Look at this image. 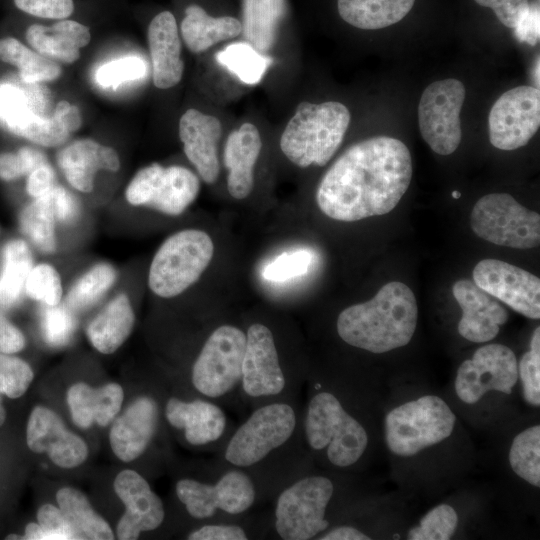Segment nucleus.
I'll return each instance as SVG.
<instances>
[{
	"instance_id": "nucleus-19",
	"label": "nucleus",
	"mask_w": 540,
	"mask_h": 540,
	"mask_svg": "<svg viewBox=\"0 0 540 540\" xmlns=\"http://www.w3.org/2000/svg\"><path fill=\"white\" fill-rule=\"evenodd\" d=\"M164 413L169 425L182 432L193 447L213 448L222 441L225 443L231 433L222 406L203 397L187 401L171 397Z\"/></svg>"
},
{
	"instance_id": "nucleus-30",
	"label": "nucleus",
	"mask_w": 540,
	"mask_h": 540,
	"mask_svg": "<svg viewBox=\"0 0 540 540\" xmlns=\"http://www.w3.org/2000/svg\"><path fill=\"white\" fill-rule=\"evenodd\" d=\"M134 323L135 314L130 299L125 293H121L89 323L87 337L98 352L111 354L129 337Z\"/></svg>"
},
{
	"instance_id": "nucleus-18",
	"label": "nucleus",
	"mask_w": 540,
	"mask_h": 540,
	"mask_svg": "<svg viewBox=\"0 0 540 540\" xmlns=\"http://www.w3.org/2000/svg\"><path fill=\"white\" fill-rule=\"evenodd\" d=\"M473 282L530 319L540 318V279L515 265L484 259L473 269Z\"/></svg>"
},
{
	"instance_id": "nucleus-12",
	"label": "nucleus",
	"mask_w": 540,
	"mask_h": 540,
	"mask_svg": "<svg viewBox=\"0 0 540 540\" xmlns=\"http://www.w3.org/2000/svg\"><path fill=\"white\" fill-rule=\"evenodd\" d=\"M175 492L187 513L196 520L220 521L245 514L256 503L258 488L243 469L226 466L212 481L181 478Z\"/></svg>"
},
{
	"instance_id": "nucleus-10",
	"label": "nucleus",
	"mask_w": 540,
	"mask_h": 540,
	"mask_svg": "<svg viewBox=\"0 0 540 540\" xmlns=\"http://www.w3.org/2000/svg\"><path fill=\"white\" fill-rule=\"evenodd\" d=\"M214 254L210 236L185 229L169 236L155 253L148 274L150 290L161 298H172L193 285L208 267Z\"/></svg>"
},
{
	"instance_id": "nucleus-55",
	"label": "nucleus",
	"mask_w": 540,
	"mask_h": 540,
	"mask_svg": "<svg viewBox=\"0 0 540 540\" xmlns=\"http://www.w3.org/2000/svg\"><path fill=\"white\" fill-rule=\"evenodd\" d=\"M25 343L21 330L0 314V353H17L25 347Z\"/></svg>"
},
{
	"instance_id": "nucleus-25",
	"label": "nucleus",
	"mask_w": 540,
	"mask_h": 540,
	"mask_svg": "<svg viewBox=\"0 0 540 540\" xmlns=\"http://www.w3.org/2000/svg\"><path fill=\"white\" fill-rule=\"evenodd\" d=\"M148 44L154 85L159 89H168L178 84L184 64L177 22L171 12L162 11L151 20Z\"/></svg>"
},
{
	"instance_id": "nucleus-4",
	"label": "nucleus",
	"mask_w": 540,
	"mask_h": 540,
	"mask_svg": "<svg viewBox=\"0 0 540 540\" xmlns=\"http://www.w3.org/2000/svg\"><path fill=\"white\" fill-rule=\"evenodd\" d=\"M300 427L308 448L323 452L326 460L337 468L356 464L368 446L363 424L328 390L311 393Z\"/></svg>"
},
{
	"instance_id": "nucleus-11",
	"label": "nucleus",
	"mask_w": 540,
	"mask_h": 540,
	"mask_svg": "<svg viewBox=\"0 0 540 540\" xmlns=\"http://www.w3.org/2000/svg\"><path fill=\"white\" fill-rule=\"evenodd\" d=\"M51 100L40 82L0 83V127L40 146L62 144L70 133L53 114Z\"/></svg>"
},
{
	"instance_id": "nucleus-38",
	"label": "nucleus",
	"mask_w": 540,
	"mask_h": 540,
	"mask_svg": "<svg viewBox=\"0 0 540 540\" xmlns=\"http://www.w3.org/2000/svg\"><path fill=\"white\" fill-rule=\"evenodd\" d=\"M215 58L219 64L248 85L260 82L271 63V58L257 51L246 41L227 45L216 54Z\"/></svg>"
},
{
	"instance_id": "nucleus-35",
	"label": "nucleus",
	"mask_w": 540,
	"mask_h": 540,
	"mask_svg": "<svg viewBox=\"0 0 540 540\" xmlns=\"http://www.w3.org/2000/svg\"><path fill=\"white\" fill-rule=\"evenodd\" d=\"M32 267V253L24 240L14 239L4 246L0 272V306L8 307L18 302Z\"/></svg>"
},
{
	"instance_id": "nucleus-59",
	"label": "nucleus",
	"mask_w": 540,
	"mask_h": 540,
	"mask_svg": "<svg viewBox=\"0 0 540 540\" xmlns=\"http://www.w3.org/2000/svg\"><path fill=\"white\" fill-rule=\"evenodd\" d=\"M6 420V410L2 402V398L0 396V427L4 424Z\"/></svg>"
},
{
	"instance_id": "nucleus-40",
	"label": "nucleus",
	"mask_w": 540,
	"mask_h": 540,
	"mask_svg": "<svg viewBox=\"0 0 540 540\" xmlns=\"http://www.w3.org/2000/svg\"><path fill=\"white\" fill-rule=\"evenodd\" d=\"M116 270L108 263H99L85 272L71 287L67 306L81 311L94 305L114 284Z\"/></svg>"
},
{
	"instance_id": "nucleus-51",
	"label": "nucleus",
	"mask_w": 540,
	"mask_h": 540,
	"mask_svg": "<svg viewBox=\"0 0 540 540\" xmlns=\"http://www.w3.org/2000/svg\"><path fill=\"white\" fill-rule=\"evenodd\" d=\"M21 11L40 18L66 19L73 10V0H14Z\"/></svg>"
},
{
	"instance_id": "nucleus-45",
	"label": "nucleus",
	"mask_w": 540,
	"mask_h": 540,
	"mask_svg": "<svg viewBox=\"0 0 540 540\" xmlns=\"http://www.w3.org/2000/svg\"><path fill=\"white\" fill-rule=\"evenodd\" d=\"M33 377V370L24 360L12 354L0 353V394L11 399L21 397Z\"/></svg>"
},
{
	"instance_id": "nucleus-37",
	"label": "nucleus",
	"mask_w": 540,
	"mask_h": 540,
	"mask_svg": "<svg viewBox=\"0 0 540 540\" xmlns=\"http://www.w3.org/2000/svg\"><path fill=\"white\" fill-rule=\"evenodd\" d=\"M57 220L50 202L49 192L27 205L21 212L22 232L40 251L52 253L56 248L55 224Z\"/></svg>"
},
{
	"instance_id": "nucleus-44",
	"label": "nucleus",
	"mask_w": 540,
	"mask_h": 540,
	"mask_svg": "<svg viewBox=\"0 0 540 540\" xmlns=\"http://www.w3.org/2000/svg\"><path fill=\"white\" fill-rule=\"evenodd\" d=\"M313 262V253L308 249H296L276 256L262 271L265 280L285 282L308 272Z\"/></svg>"
},
{
	"instance_id": "nucleus-58",
	"label": "nucleus",
	"mask_w": 540,
	"mask_h": 540,
	"mask_svg": "<svg viewBox=\"0 0 540 540\" xmlns=\"http://www.w3.org/2000/svg\"><path fill=\"white\" fill-rule=\"evenodd\" d=\"M319 540H369L370 536L354 526L342 525L327 529L320 534Z\"/></svg>"
},
{
	"instance_id": "nucleus-32",
	"label": "nucleus",
	"mask_w": 540,
	"mask_h": 540,
	"mask_svg": "<svg viewBox=\"0 0 540 540\" xmlns=\"http://www.w3.org/2000/svg\"><path fill=\"white\" fill-rule=\"evenodd\" d=\"M183 41L193 53H201L218 42L241 34V22L235 17L209 15L201 6L186 7L180 27Z\"/></svg>"
},
{
	"instance_id": "nucleus-48",
	"label": "nucleus",
	"mask_w": 540,
	"mask_h": 540,
	"mask_svg": "<svg viewBox=\"0 0 540 540\" xmlns=\"http://www.w3.org/2000/svg\"><path fill=\"white\" fill-rule=\"evenodd\" d=\"M44 153L32 147H22L16 152L0 154V178L15 180L30 174L34 169L47 163Z\"/></svg>"
},
{
	"instance_id": "nucleus-14",
	"label": "nucleus",
	"mask_w": 540,
	"mask_h": 540,
	"mask_svg": "<svg viewBox=\"0 0 540 540\" xmlns=\"http://www.w3.org/2000/svg\"><path fill=\"white\" fill-rule=\"evenodd\" d=\"M198 177L182 166L154 163L140 169L128 184L125 197L133 206H145L176 216L196 199Z\"/></svg>"
},
{
	"instance_id": "nucleus-6",
	"label": "nucleus",
	"mask_w": 540,
	"mask_h": 540,
	"mask_svg": "<svg viewBox=\"0 0 540 540\" xmlns=\"http://www.w3.org/2000/svg\"><path fill=\"white\" fill-rule=\"evenodd\" d=\"M245 334L239 397L253 408L274 401H294L300 383L283 364L272 330L255 322Z\"/></svg>"
},
{
	"instance_id": "nucleus-24",
	"label": "nucleus",
	"mask_w": 540,
	"mask_h": 540,
	"mask_svg": "<svg viewBox=\"0 0 540 540\" xmlns=\"http://www.w3.org/2000/svg\"><path fill=\"white\" fill-rule=\"evenodd\" d=\"M159 420V406L150 396L135 399L113 423L109 440L113 453L124 462L139 458L152 441Z\"/></svg>"
},
{
	"instance_id": "nucleus-34",
	"label": "nucleus",
	"mask_w": 540,
	"mask_h": 540,
	"mask_svg": "<svg viewBox=\"0 0 540 540\" xmlns=\"http://www.w3.org/2000/svg\"><path fill=\"white\" fill-rule=\"evenodd\" d=\"M56 500L77 539H114L109 524L92 508L81 491L73 487H63L58 490Z\"/></svg>"
},
{
	"instance_id": "nucleus-27",
	"label": "nucleus",
	"mask_w": 540,
	"mask_h": 540,
	"mask_svg": "<svg viewBox=\"0 0 540 540\" xmlns=\"http://www.w3.org/2000/svg\"><path fill=\"white\" fill-rule=\"evenodd\" d=\"M261 148L260 133L252 123L242 124L228 136L223 159L228 170V192L233 198L244 199L251 193Z\"/></svg>"
},
{
	"instance_id": "nucleus-33",
	"label": "nucleus",
	"mask_w": 540,
	"mask_h": 540,
	"mask_svg": "<svg viewBox=\"0 0 540 540\" xmlns=\"http://www.w3.org/2000/svg\"><path fill=\"white\" fill-rule=\"evenodd\" d=\"M415 0H337L341 18L348 24L366 30L381 29L402 20Z\"/></svg>"
},
{
	"instance_id": "nucleus-46",
	"label": "nucleus",
	"mask_w": 540,
	"mask_h": 540,
	"mask_svg": "<svg viewBox=\"0 0 540 540\" xmlns=\"http://www.w3.org/2000/svg\"><path fill=\"white\" fill-rule=\"evenodd\" d=\"M76 327L71 309L63 306H46L41 315V329L44 340L51 346L67 344Z\"/></svg>"
},
{
	"instance_id": "nucleus-54",
	"label": "nucleus",
	"mask_w": 540,
	"mask_h": 540,
	"mask_svg": "<svg viewBox=\"0 0 540 540\" xmlns=\"http://www.w3.org/2000/svg\"><path fill=\"white\" fill-rule=\"evenodd\" d=\"M55 172L47 162L28 174L26 190L33 198H38L49 192L55 185Z\"/></svg>"
},
{
	"instance_id": "nucleus-16",
	"label": "nucleus",
	"mask_w": 540,
	"mask_h": 540,
	"mask_svg": "<svg viewBox=\"0 0 540 540\" xmlns=\"http://www.w3.org/2000/svg\"><path fill=\"white\" fill-rule=\"evenodd\" d=\"M518 381V361L514 352L498 343L478 348L459 366L454 388L466 404L477 403L487 392L511 394Z\"/></svg>"
},
{
	"instance_id": "nucleus-57",
	"label": "nucleus",
	"mask_w": 540,
	"mask_h": 540,
	"mask_svg": "<svg viewBox=\"0 0 540 540\" xmlns=\"http://www.w3.org/2000/svg\"><path fill=\"white\" fill-rule=\"evenodd\" d=\"M53 114L62 123L66 130L71 133L78 130L82 124V118L77 106L62 100L57 103Z\"/></svg>"
},
{
	"instance_id": "nucleus-36",
	"label": "nucleus",
	"mask_w": 540,
	"mask_h": 540,
	"mask_svg": "<svg viewBox=\"0 0 540 540\" xmlns=\"http://www.w3.org/2000/svg\"><path fill=\"white\" fill-rule=\"evenodd\" d=\"M0 60L17 67L20 78L26 83L51 81L61 74L56 62L12 37L0 39Z\"/></svg>"
},
{
	"instance_id": "nucleus-13",
	"label": "nucleus",
	"mask_w": 540,
	"mask_h": 540,
	"mask_svg": "<svg viewBox=\"0 0 540 540\" xmlns=\"http://www.w3.org/2000/svg\"><path fill=\"white\" fill-rule=\"evenodd\" d=\"M470 223L478 237L496 245L530 249L540 242V215L507 193L481 197L471 211Z\"/></svg>"
},
{
	"instance_id": "nucleus-20",
	"label": "nucleus",
	"mask_w": 540,
	"mask_h": 540,
	"mask_svg": "<svg viewBox=\"0 0 540 540\" xmlns=\"http://www.w3.org/2000/svg\"><path fill=\"white\" fill-rule=\"evenodd\" d=\"M114 490L126 507L117 525L119 539H137L142 532L155 530L163 523V502L138 472L121 471L114 480Z\"/></svg>"
},
{
	"instance_id": "nucleus-39",
	"label": "nucleus",
	"mask_w": 540,
	"mask_h": 540,
	"mask_svg": "<svg viewBox=\"0 0 540 540\" xmlns=\"http://www.w3.org/2000/svg\"><path fill=\"white\" fill-rule=\"evenodd\" d=\"M513 472L534 487H540V426L533 425L519 432L509 450Z\"/></svg>"
},
{
	"instance_id": "nucleus-15",
	"label": "nucleus",
	"mask_w": 540,
	"mask_h": 540,
	"mask_svg": "<svg viewBox=\"0 0 540 540\" xmlns=\"http://www.w3.org/2000/svg\"><path fill=\"white\" fill-rule=\"evenodd\" d=\"M464 99L463 83L453 78L433 82L423 91L418 106L419 129L435 153L449 155L458 148Z\"/></svg>"
},
{
	"instance_id": "nucleus-1",
	"label": "nucleus",
	"mask_w": 540,
	"mask_h": 540,
	"mask_svg": "<svg viewBox=\"0 0 540 540\" xmlns=\"http://www.w3.org/2000/svg\"><path fill=\"white\" fill-rule=\"evenodd\" d=\"M407 146L376 136L350 146L321 178L316 191L319 209L345 222L384 215L395 208L412 178Z\"/></svg>"
},
{
	"instance_id": "nucleus-56",
	"label": "nucleus",
	"mask_w": 540,
	"mask_h": 540,
	"mask_svg": "<svg viewBox=\"0 0 540 540\" xmlns=\"http://www.w3.org/2000/svg\"><path fill=\"white\" fill-rule=\"evenodd\" d=\"M539 5H530L528 13L514 28L515 36L521 42L534 46L539 41Z\"/></svg>"
},
{
	"instance_id": "nucleus-42",
	"label": "nucleus",
	"mask_w": 540,
	"mask_h": 540,
	"mask_svg": "<svg viewBox=\"0 0 540 540\" xmlns=\"http://www.w3.org/2000/svg\"><path fill=\"white\" fill-rule=\"evenodd\" d=\"M24 290L30 298L46 306L59 305L63 294L61 278L57 270L46 263L32 267Z\"/></svg>"
},
{
	"instance_id": "nucleus-60",
	"label": "nucleus",
	"mask_w": 540,
	"mask_h": 540,
	"mask_svg": "<svg viewBox=\"0 0 540 540\" xmlns=\"http://www.w3.org/2000/svg\"><path fill=\"white\" fill-rule=\"evenodd\" d=\"M460 196H461V193L459 191L455 190V191L452 192V197L453 198L458 199V198H460Z\"/></svg>"
},
{
	"instance_id": "nucleus-52",
	"label": "nucleus",
	"mask_w": 540,
	"mask_h": 540,
	"mask_svg": "<svg viewBox=\"0 0 540 540\" xmlns=\"http://www.w3.org/2000/svg\"><path fill=\"white\" fill-rule=\"evenodd\" d=\"M477 4L493 10L498 20L508 28H515L528 13V0H474Z\"/></svg>"
},
{
	"instance_id": "nucleus-22",
	"label": "nucleus",
	"mask_w": 540,
	"mask_h": 540,
	"mask_svg": "<svg viewBox=\"0 0 540 540\" xmlns=\"http://www.w3.org/2000/svg\"><path fill=\"white\" fill-rule=\"evenodd\" d=\"M452 292L462 309L457 327L459 334L474 343L494 339L508 319L506 309L471 280H458Z\"/></svg>"
},
{
	"instance_id": "nucleus-26",
	"label": "nucleus",
	"mask_w": 540,
	"mask_h": 540,
	"mask_svg": "<svg viewBox=\"0 0 540 540\" xmlns=\"http://www.w3.org/2000/svg\"><path fill=\"white\" fill-rule=\"evenodd\" d=\"M57 162L68 183L76 190L89 193L98 171L116 172L120 168L117 152L91 139L72 142L62 149Z\"/></svg>"
},
{
	"instance_id": "nucleus-50",
	"label": "nucleus",
	"mask_w": 540,
	"mask_h": 540,
	"mask_svg": "<svg viewBox=\"0 0 540 540\" xmlns=\"http://www.w3.org/2000/svg\"><path fill=\"white\" fill-rule=\"evenodd\" d=\"M190 540H246L250 538L247 528L234 521H212L192 530L186 537Z\"/></svg>"
},
{
	"instance_id": "nucleus-28",
	"label": "nucleus",
	"mask_w": 540,
	"mask_h": 540,
	"mask_svg": "<svg viewBox=\"0 0 540 540\" xmlns=\"http://www.w3.org/2000/svg\"><path fill=\"white\" fill-rule=\"evenodd\" d=\"M124 398L122 387L108 383L93 388L86 383H76L67 392V403L76 426L82 429L94 423L107 426L120 411Z\"/></svg>"
},
{
	"instance_id": "nucleus-21",
	"label": "nucleus",
	"mask_w": 540,
	"mask_h": 540,
	"mask_svg": "<svg viewBox=\"0 0 540 540\" xmlns=\"http://www.w3.org/2000/svg\"><path fill=\"white\" fill-rule=\"evenodd\" d=\"M26 442L35 453H46L62 468L81 465L88 456L85 441L69 431L60 417L44 406H36L30 413L26 427Z\"/></svg>"
},
{
	"instance_id": "nucleus-23",
	"label": "nucleus",
	"mask_w": 540,
	"mask_h": 540,
	"mask_svg": "<svg viewBox=\"0 0 540 540\" xmlns=\"http://www.w3.org/2000/svg\"><path fill=\"white\" fill-rule=\"evenodd\" d=\"M221 135L220 121L196 109H188L179 120V137L184 153L207 184L215 183L219 176L218 143Z\"/></svg>"
},
{
	"instance_id": "nucleus-41",
	"label": "nucleus",
	"mask_w": 540,
	"mask_h": 540,
	"mask_svg": "<svg viewBox=\"0 0 540 540\" xmlns=\"http://www.w3.org/2000/svg\"><path fill=\"white\" fill-rule=\"evenodd\" d=\"M458 526L456 510L448 504H440L427 512L419 525L408 531L409 540H448Z\"/></svg>"
},
{
	"instance_id": "nucleus-8",
	"label": "nucleus",
	"mask_w": 540,
	"mask_h": 540,
	"mask_svg": "<svg viewBox=\"0 0 540 540\" xmlns=\"http://www.w3.org/2000/svg\"><path fill=\"white\" fill-rule=\"evenodd\" d=\"M455 423V414L442 398L424 395L387 413L385 442L393 454L410 457L447 439Z\"/></svg>"
},
{
	"instance_id": "nucleus-29",
	"label": "nucleus",
	"mask_w": 540,
	"mask_h": 540,
	"mask_svg": "<svg viewBox=\"0 0 540 540\" xmlns=\"http://www.w3.org/2000/svg\"><path fill=\"white\" fill-rule=\"evenodd\" d=\"M91 39L89 28L77 21L61 19L51 26L33 24L26 30V40L41 55L64 63L80 57V49Z\"/></svg>"
},
{
	"instance_id": "nucleus-5",
	"label": "nucleus",
	"mask_w": 540,
	"mask_h": 540,
	"mask_svg": "<svg viewBox=\"0 0 540 540\" xmlns=\"http://www.w3.org/2000/svg\"><path fill=\"white\" fill-rule=\"evenodd\" d=\"M350 120L348 108L340 102L303 101L281 135V151L298 167L324 166L341 145Z\"/></svg>"
},
{
	"instance_id": "nucleus-9",
	"label": "nucleus",
	"mask_w": 540,
	"mask_h": 540,
	"mask_svg": "<svg viewBox=\"0 0 540 540\" xmlns=\"http://www.w3.org/2000/svg\"><path fill=\"white\" fill-rule=\"evenodd\" d=\"M335 485L323 475L295 478L276 496L273 526L283 540H310L326 531L330 523L327 509Z\"/></svg>"
},
{
	"instance_id": "nucleus-47",
	"label": "nucleus",
	"mask_w": 540,
	"mask_h": 540,
	"mask_svg": "<svg viewBox=\"0 0 540 540\" xmlns=\"http://www.w3.org/2000/svg\"><path fill=\"white\" fill-rule=\"evenodd\" d=\"M145 73L146 65L141 58L127 56L112 60L99 67L95 79L100 86L108 88L140 79Z\"/></svg>"
},
{
	"instance_id": "nucleus-3",
	"label": "nucleus",
	"mask_w": 540,
	"mask_h": 540,
	"mask_svg": "<svg viewBox=\"0 0 540 540\" xmlns=\"http://www.w3.org/2000/svg\"><path fill=\"white\" fill-rule=\"evenodd\" d=\"M294 401H274L253 408L231 431L222 447L226 466L248 472L253 479L296 443L301 423Z\"/></svg>"
},
{
	"instance_id": "nucleus-53",
	"label": "nucleus",
	"mask_w": 540,
	"mask_h": 540,
	"mask_svg": "<svg viewBox=\"0 0 540 540\" xmlns=\"http://www.w3.org/2000/svg\"><path fill=\"white\" fill-rule=\"evenodd\" d=\"M50 202L56 217L61 223H71L78 215V204L74 196L64 187L55 185L49 191Z\"/></svg>"
},
{
	"instance_id": "nucleus-31",
	"label": "nucleus",
	"mask_w": 540,
	"mask_h": 540,
	"mask_svg": "<svg viewBox=\"0 0 540 540\" xmlns=\"http://www.w3.org/2000/svg\"><path fill=\"white\" fill-rule=\"evenodd\" d=\"M286 12L287 0H242L244 40L260 53H268L276 43Z\"/></svg>"
},
{
	"instance_id": "nucleus-17",
	"label": "nucleus",
	"mask_w": 540,
	"mask_h": 540,
	"mask_svg": "<svg viewBox=\"0 0 540 540\" xmlns=\"http://www.w3.org/2000/svg\"><path fill=\"white\" fill-rule=\"evenodd\" d=\"M540 126V91L522 85L503 93L493 104L489 117V139L500 150L525 146Z\"/></svg>"
},
{
	"instance_id": "nucleus-7",
	"label": "nucleus",
	"mask_w": 540,
	"mask_h": 540,
	"mask_svg": "<svg viewBox=\"0 0 540 540\" xmlns=\"http://www.w3.org/2000/svg\"><path fill=\"white\" fill-rule=\"evenodd\" d=\"M245 346L246 334L239 327L223 324L215 328L192 364L194 390L220 405L235 394L239 396Z\"/></svg>"
},
{
	"instance_id": "nucleus-2",
	"label": "nucleus",
	"mask_w": 540,
	"mask_h": 540,
	"mask_svg": "<svg viewBox=\"0 0 540 540\" xmlns=\"http://www.w3.org/2000/svg\"><path fill=\"white\" fill-rule=\"evenodd\" d=\"M417 303L412 290L389 282L363 303L341 311L336 329L348 345L371 353H384L407 345L417 325Z\"/></svg>"
},
{
	"instance_id": "nucleus-49",
	"label": "nucleus",
	"mask_w": 540,
	"mask_h": 540,
	"mask_svg": "<svg viewBox=\"0 0 540 540\" xmlns=\"http://www.w3.org/2000/svg\"><path fill=\"white\" fill-rule=\"evenodd\" d=\"M37 520L43 532V540L77 539L62 511L52 504H44L39 508Z\"/></svg>"
},
{
	"instance_id": "nucleus-43",
	"label": "nucleus",
	"mask_w": 540,
	"mask_h": 540,
	"mask_svg": "<svg viewBox=\"0 0 540 540\" xmlns=\"http://www.w3.org/2000/svg\"><path fill=\"white\" fill-rule=\"evenodd\" d=\"M518 378H520L523 397L534 407L540 405V327H537L531 337L530 349L523 354L518 362Z\"/></svg>"
}]
</instances>
